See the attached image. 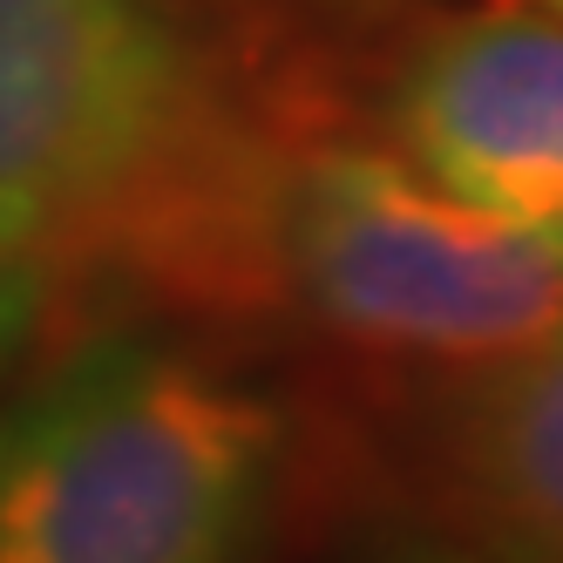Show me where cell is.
I'll use <instances>...</instances> for the list:
<instances>
[{
	"label": "cell",
	"mask_w": 563,
	"mask_h": 563,
	"mask_svg": "<svg viewBox=\"0 0 563 563\" xmlns=\"http://www.w3.org/2000/svg\"><path fill=\"white\" fill-rule=\"evenodd\" d=\"M278 136L170 0H0V374L102 319L278 312Z\"/></svg>",
	"instance_id": "6da1fadb"
},
{
	"label": "cell",
	"mask_w": 563,
	"mask_h": 563,
	"mask_svg": "<svg viewBox=\"0 0 563 563\" xmlns=\"http://www.w3.org/2000/svg\"><path fill=\"white\" fill-rule=\"evenodd\" d=\"M292 408L170 319H102L0 394V563H265Z\"/></svg>",
	"instance_id": "7a4b0ae2"
},
{
	"label": "cell",
	"mask_w": 563,
	"mask_h": 563,
	"mask_svg": "<svg viewBox=\"0 0 563 563\" xmlns=\"http://www.w3.org/2000/svg\"><path fill=\"white\" fill-rule=\"evenodd\" d=\"M272 299L353 360L434 374L563 327V245L434 190L380 143L286 130Z\"/></svg>",
	"instance_id": "3957f363"
},
{
	"label": "cell",
	"mask_w": 563,
	"mask_h": 563,
	"mask_svg": "<svg viewBox=\"0 0 563 563\" xmlns=\"http://www.w3.org/2000/svg\"><path fill=\"white\" fill-rule=\"evenodd\" d=\"M374 143L475 211L563 224V21L537 8L434 14L374 75Z\"/></svg>",
	"instance_id": "277c9868"
},
{
	"label": "cell",
	"mask_w": 563,
	"mask_h": 563,
	"mask_svg": "<svg viewBox=\"0 0 563 563\" xmlns=\"http://www.w3.org/2000/svg\"><path fill=\"white\" fill-rule=\"evenodd\" d=\"M400 468L468 563H563V327L400 374Z\"/></svg>",
	"instance_id": "5b68a950"
},
{
	"label": "cell",
	"mask_w": 563,
	"mask_h": 563,
	"mask_svg": "<svg viewBox=\"0 0 563 563\" xmlns=\"http://www.w3.org/2000/svg\"><path fill=\"white\" fill-rule=\"evenodd\" d=\"M509 8H537V14H556L563 21V0H509Z\"/></svg>",
	"instance_id": "8992f818"
},
{
	"label": "cell",
	"mask_w": 563,
	"mask_h": 563,
	"mask_svg": "<svg viewBox=\"0 0 563 563\" xmlns=\"http://www.w3.org/2000/svg\"><path fill=\"white\" fill-rule=\"evenodd\" d=\"M556 245H563V224H556Z\"/></svg>",
	"instance_id": "52a82bcc"
}]
</instances>
